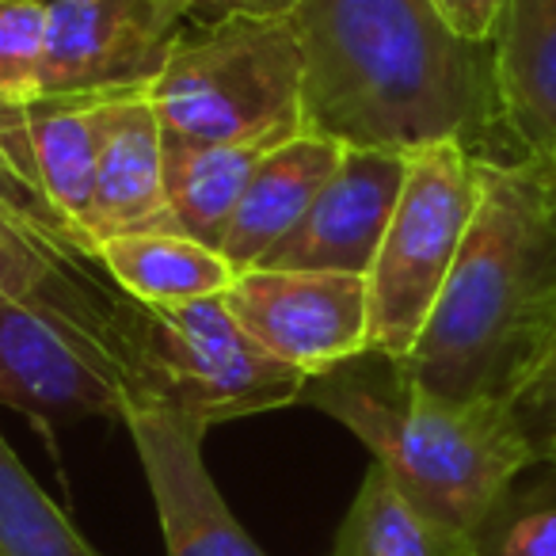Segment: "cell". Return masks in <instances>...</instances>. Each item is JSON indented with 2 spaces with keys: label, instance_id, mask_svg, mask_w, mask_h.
Masks as SVG:
<instances>
[{
  "label": "cell",
  "instance_id": "15",
  "mask_svg": "<svg viewBox=\"0 0 556 556\" xmlns=\"http://www.w3.org/2000/svg\"><path fill=\"white\" fill-rule=\"evenodd\" d=\"M343 153H348L343 141L325 138L317 130H302L287 146L263 156L217 252L237 270L260 267L302 225L317 194L336 176Z\"/></svg>",
  "mask_w": 556,
  "mask_h": 556
},
{
  "label": "cell",
  "instance_id": "5",
  "mask_svg": "<svg viewBox=\"0 0 556 556\" xmlns=\"http://www.w3.org/2000/svg\"><path fill=\"white\" fill-rule=\"evenodd\" d=\"M146 96L164 134L184 141L229 146L309 130L290 20L187 24Z\"/></svg>",
  "mask_w": 556,
  "mask_h": 556
},
{
  "label": "cell",
  "instance_id": "26",
  "mask_svg": "<svg viewBox=\"0 0 556 556\" xmlns=\"http://www.w3.org/2000/svg\"><path fill=\"white\" fill-rule=\"evenodd\" d=\"M541 168H545V176H548V199H553V214H556V164L541 161Z\"/></svg>",
  "mask_w": 556,
  "mask_h": 556
},
{
  "label": "cell",
  "instance_id": "25",
  "mask_svg": "<svg viewBox=\"0 0 556 556\" xmlns=\"http://www.w3.org/2000/svg\"><path fill=\"white\" fill-rule=\"evenodd\" d=\"M434 9L442 12V20H446L462 39L488 47L495 35V20H500L503 0H434Z\"/></svg>",
  "mask_w": 556,
  "mask_h": 556
},
{
  "label": "cell",
  "instance_id": "20",
  "mask_svg": "<svg viewBox=\"0 0 556 556\" xmlns=\"http://www.w3.org/2000/svg\"><path fill=\"white\" fill-rule=\"evenodd\" d=\"M0 556H100L0 434Z\"/></svg>",
  "mask_w": 556,
  "mask_h": 556
},
{
  "label": "cell",
  "instance_id": "29",
  "mask_svg": "<svg viewBox=\"0 0 556 556\" xmlns=\"http://www.w3.org/2000/svg\"><path fill=\"white\" fill-rule=\"evenodd\" d=\"M545 164H556V161H545Z\"/></svg>",
  "mask_w": 556,
  "mask_h": 556
},
{
  "label": "cell",
  "instance_id": "1",
  "mask_svg": "<svg viewBox=\"0 0 556 556\" xmlns=\"http://www.w3.org/2000/svg\"><path fill=\"white\" fill-rule=\"evenodd\" d=\"M305 126L355 149L462 141L472 153L500 123L492 47L469 42L434 0H298Z\"/></svg>",
  "mask_w": 556,
  "mask_h": 556
},
{
  "label": "cell",
  "instance_id": "3",
  "mask_svg": "<svg viewBox=\"0 0 556 556\" xmlns=\"http://www.w3.org/2000/svg\"><path fill=\"white\" fill-rule=\"evenodd\" d=\"M302 404L348 427L404 500L462 533H477L503 492L541 462L510 404L446 401L374 351L309 378Z\"/></svg>",
  "mask_w": 556,
  "mask_h": 556
},
{
  "label": "cell",
  "instance_id": "11",
  "mask_svg": "<svg viewBox=\"0 0 556 556\" xmlns=\"http://www.w3.org/2000/svg\"><path fill=\"white\" fill-rule=\"evenodd\" d=\"M408 179V153L348 146L336 176L260 267L370 275ZM252 270V267H248Z\"/></svg>",
  "mask_w": 556,
  "mask_h": 556
},
{
  "label": "cell",
  "instance_id": "28",
  "mask_svg": "<svg viewBox=\"0 0 556 556\" xmlns=\"http://www.w3.org/2000/svg\"><path fill=\"white\" fill-rule=\"evenodd\" d=\"M184 9H191V0H184Z\"/></svg>",
  "mask_w": 556,
  "mask_h": 556
},
{
  "label": "cell",
  "instance_id": "4",
  "mask_svg": "<svg viewBox=\"0 0 556 556\" xmlns=\"http://www.w3.org/2000/svg\"><path fill=\"white\" fill-rule=\"evenodd\" d=\"M0 302L50 320L130 393L141 305L108 275L100 240L47 191L24 108L12 103H0Z\"/></svg>",
  "mask_w": 556,
  "mask_h": 556
},
{
  "label": "cell",
  "instance_id": "21",
  "mask_svg": "<svg viewBox=\"0 0 556 556\" xmlns=\"http://www.w3.org/2000/svg\"><path fill=\"white\" fill-rule=\"evenodd\" d=\"M477 556H556V465L533 484H510L472 533Z\"/></svg>",
  "mask_w": 556,
  "mask_h": 556
},
{
  "label": "cell",
  "instance_id": "23",
  "mask_svg": "<svg viewBox=\"0 0 556 556\" xmlns=\"http://www.w3.org/2000/svg\"><path fill=\"white\" fill-rule=\"evenodd\" d=\"M510 408H515L518 424H522L526 439L533 442L538 457L545 462L548 450L556 446V348L548 351V358L526 381V389L515 396Z\"/></svg>",
  "mask_w": 556,
  "mask_h": 556
},
{
  "label": "cell",
  "instance_id": "8",
  "mask_svg": "<svg viewBox=\"0 0 556 556\" xmlns=\"http://www.w3.org/2000/svg\"><path fill=\"white\" fill-rule=\"evenodd\" d=\"M225 309L267 355L305 378L370 351V287L336 270H240Z\"/></svg>",
  "mask_w": 556,
  "mask_h": 556
},
{
  "label": "cell",
  "instance_id": "22",
  "mask_svg": "<svg viewBox=\"0 0 556 556\" xmlns=\"http://www.w3.org/2000/svg\"><path fill=\"white\" fill-rule=\"evenodd\" d=\"M47 0H0V103L27 108L42 96Z\"/></svg>",
  "mask_w": 556,
  "mask_h": 556
},
{
  "label": "cell",
  "instance_id": "24",
  "mask_svg": "<svg viewBox=\"0 0 556 556\" xmlns=\"http://www.w3.org/2000/svg\"><path fill=\"white\" fill-rule=\"evenodd\" d=\"M298 0H191L187 24H222V20H290Z\"/></svg>",
  "mask_w": 556,
  "mask_h": 556
},
{
  "label": "cell",
  "instance_id": "10",
  "mask_svg": "<svg viewBox=\"0 0 556 556\" xmlns=\"http://www.w3.org/2000/svg\"><path fill=\"white\" fill-rule=\"evenodd\" d=\"M164 533V556H267L229 510L202 457L206 427L161 408L123 416Z\"/></svg>",
  "mask_w": 556,
  "mask_h": 556
},
{
  "label": "cell",
  "instance_id": "12",
  "mask_svg": "<svg viewBox=\"0 0 556 556\" xmlns=\"http://www.w3.org/2000/svg\"><path fill=\"white\" fill-rule=\"evenodd\" d=\"M0 408L27 412L47 427L100 416L123 424V378L80 351L31 309L0 302Z\"/></svg>",
  "mask_w": 556,
  "mask_h": 556
},
{
  "label": "cell",
  "instance_id": "9",
  "mask_svg": "<svg viewBox=\"0 0 556 556\" xmlns=\"http://www.w3.org/2000/svg\"><path fill=\"white\" fill-rule=\"evenodd\" d=\"M42 96L141 92L187 27L184 0H47Z\"/></svg>",
  "mask_w": 556,
  "mask_h": 556
},
{
  "label": "cell",
  "instance_id": "27",
  "mask_svg": "<svg viewBox=\"0 0 556 556\" xmlns=\"http://www.w3.org/2000/svg\"><path fill=\"white\" fill-rule=\"evenodd\" d=\"M545 465H556V446L548 450V457H545Z\"/></svg>",
  "mask_w": 556,
  "mask_h": 556
},
{
  "label": "cell",
  "instance_id": "19",
  "mask_svg": "<svg viewBox=\"0 0 556 556\" xmlns=\"http://www.w3.org/2000/svg\"><path fill=\"white\" fill-rule=\"evenodd\" d=\"M332 556H477L472 533L427 518L381 465H370L336 530Z\"/></svg>",
  "mask_w": 556,
  "mask_h": 556
},
{
  "label": "cell",
  "instance_id": "14",
  "mask_svg": "<svg viewBox=\"0 0 556 556\" xmlns=\"http://www.w3.org/2000/svg\"><path fill=\"white\" fill-rule=\"evenodd\" d=\"M85 229L100 244L141 229H172L164 194V126L146 88L111 100Z\"/></svg>",
  "mask_w": 556,
  "mask_h": 556
},
{
  "label": "cell",
  "instance_id": "17",
  "mask_svg": "<svg viewBox=\"0 0 556 556\" xmlns=\"http://www.w3.org/2000/svg\"><path fill=\"white\" fill-rule=\"evenodd\" d=\"M103 267L130 302L149 309L225 298L240 270L217 248L179 229H141L100 244Z\"/></svg>",
  "mask_w": 556,
  "mask_h": 556
},
{
  "label": "cell",
  "instance_id": "16",
  "mask_svg": "<svg viewBox=\"0 0 556 556\" xmlns=\"http://www.w3.org/2000/svg\"><path fill=\"white\" fill-rule=\"evenodd\" d=\"M298 138V134H294ZM290 138L263 141H184L164 134V194H168V225L191 240L222 248L240 199L252 184L263 156L287 146Z\"/></svg>",
  "mask_w": 556,
  "mask_h": 556
},
{
  "label": "cell",
  "instance_id": "7",
  "mask_svg": "<svg viewBox=\"0 0 556 556\" xmlns=\"http://www.w3.org/2000/svg\"><path fill=\"white\" fill-rule=\"evenodd\" d=\"M480 202V153L439 141L408 153V179L378 248L370 287V351L408 358L446 287Z\"/></svg>",
  "mask_w": 556,
  "mask_h": 556
},
{
  "label": "cell",
  "instance_id": "13",
  "mask_svg": "<svg viewBox=\"0 0 556 556\" xmlns=\"http://www.w3.org/2000/svg\"><path fill=\"white\" fill-rule=\"evenodd\" d=\"M488 47L500 126L526 161H556V0H503Z\"/></svg>",
  "mask_w": 556,
  "mask_h": 556
},
{
  "label": "cell",
  "instance_id": "6",
  "mask_svg": "<svg viewBox=\"0 0 556 556\" xmlns=\"http://www.w3.org/2000/svg\"><path fill=\"white\" fill-rule=\"evenodd\" d=\"M305 374L260 348L225 298L149 309L141 305L130 363V408H161L199 427L302 404Z\"/></svg>",
  "mask_w": 556,
  "mask_h": 556
},
{
  "label": "cell",
  "instance_id": "18",
  "mask_svg": "<svg viewBox=\"0 0 556 556\" xmlns=\"http://www.w3.org/2000/svg\"><path fill=\"white\" fill-rule=\"evenodd\" d=\"M123 96V92H118ZM115 96H39L24 108L35 164L54 202L85 225L103 153L108 108Z\"/></svg>",
  "mask_w": 556,
  "mask_h": 556
},
{
  "label": "cell",
  "instance_id": "2",
  "mask_svg": "<svg viewBox=\"0 0 556 556\" xmlns=\"http://www.w3.org/2000/svg\"><path fill=\"white\" fill-rule=\"evenodd\" d=\"M556 348V214L541 161L480 156V202L408 358L446 401L515 404Z\"/></svg>",
  "mask_w": 556,
  "mask_h": 556
}]
</instances>
